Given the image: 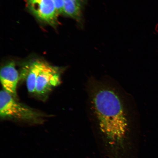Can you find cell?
<instances>
[{
  "label": "cell",
  "instance_id": "cell-1",
  "mask_svg": "<svg viewBox=\"0 0 158 158\" xmlns=\"http://www.w3.org/2000/svg\"><path fill=\"white\" fill-rule=\"evenodd\" d=\"M91 102L104 145L114 158L125 153L129 122L121 98L115 90L104 84L94 85Z\"/></svg>",
  "mask_w": 158,
  "mask_h": 158
},
{
  "label": "cell",
  "instance_id": "cell-2",
  "mask_svg": "<svg viewBox=\"0 0 158 158\" xmlns=\"http://www.w3.org/2000/svg\"><path fill=\"white\" fill-rule=\"evenodd\" d=\"M0 116L2 119L29 124H41L47 115L15 99L3 90L0 93Z\"/></svg>",
  "mask_w": 158,
  "mask_h": 158
},
{
  "label": "cell",
  "instance_id": "cell-3",
  "mask_svg": "<svg viewBox=\"0 0 158 158\" xmlns=\"http://www.w3.org/2000/svg\"><path fill=\"white\" fill-rule=\"evenodd\" d=\"M31 13L42 22L55 27L58 24L59 14L53 0H25Z\"/></svg>",
  "mask_w": 158,
  "mask_h": 158
},
{
  "label": "cell",
  "instance_id": "cell-4",
  "mask_svg": "<svg viewBox=\"0 0 158 158\" xmlns=\"http://www.w3.org/2000/svg\"><path fill=\"white\" fill-rule=\"evenodd\" d=\"M61 73L60 68L47 62L37 79L35 94L41 97L47 96L60 84Z\"/></svg>",
  "mask_w": 158,
  "mask_h": 158
},
{
  "label": "cell",
  "instance_id": "cell-5",
  "mask_svg": "<svg viewBox=\"0 0 158 158\" xmlns=\"http://www.w3.org/2000/svg\"><path fill=\"white\" fill-rule=\"evenodd\" d=\"M0 78L3 90L17 100V88L20 77L14 62L10 61L2 67Z\"/></svg>",
  "mask_w": 158,
  "mask_h": 158
},
{
  "label": "cell",
  "instance_id": "cell-6",
  "mask_svg": "<svg viewBox=\"0 0 158 158\" xmlns=\"http://www.w3.org/2000/svg\"><path fill=\"white\" fill-rule=\"evenodd\" d=\"M47 63L40 59H35L27 63L23 67L20 78L25 81L30 93H35L37 79Z\"/></svg>",
  "mask_w": 158,
  "mask_h": 158
},
{
  "label": "cell",
  "instance_id": "cell-7",
  "mask_svg": "<svg viewBox=\"0 0 158 158\" xmlns=\"http://www.w3.org/2000/svg\"><path fill=\"white\" fill-rule=\"evenodd\" d=\"M64 15L82 25L83 11L88 0H64Z\"/></svg>",
  "mask_w": 158,
  "mask_h": 158
},
{
  "label": "cell",
  "instance_id": "cell-8",
  "mask_svg": "<svg viewBox=\"0 0 158 158\" xmlns=\"http://www.w3.org/2000/svg\"><path fill=\"white\" fill-rule=\"evenodd\" d=\"M59 15H64V0H53Z\"/></svg>",
  "mask_w": 158,
  "mask_h": 158
}]
</instances>
